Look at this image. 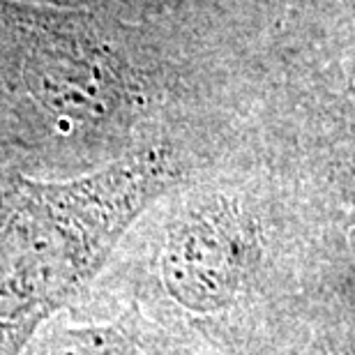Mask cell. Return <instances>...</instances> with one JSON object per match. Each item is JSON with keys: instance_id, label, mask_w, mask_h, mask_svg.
<instances>
[{"instance_id": "obj_1", "label": "cell", "mask_w": 355, "mask_h": 355, "mask_svg": "<svg viewBox=\"0 0 355 355\" xmlns=\"http://www.w3.org/2000/svg\"><path fill=\"white\" fill-rule=\"evenodd\" d=\"M157 175L153 166L125 164L0 191V321L46 318L86 284L153 196Z\"/></svg>"}, {"instance_id": "obj_2", "label": "cell", "mask_w": 355, "mask_h": 355, "mask_svg": "<svg viewBox=\"0 0 355 355\" xmlns=\"http://www.w3.org/2000/svg\"><path fill=\"white\" fill-rule=\"evenodd\" d=\"M252 266V240L224 203H201L168 226L159 257L166 293L194 314H215L236 300Z\"/></svg>"}, {"instance_id": "obj_3", "label": "cell", "mask_w": 355, "mask_h": 355, "mask_svg": "<svg viewBox=\"0 0 355 355\" xmlns=\"http://www.w3.org/2000/svg\"><path fill=\"white\" fill-rule=\"evenodd\" d=\"M33 95L69 120H104L118 106V81L97 53L74 44H46L28 60Z\"/></svg>"}, {"instance_id": "obj_4", "label": "cell", "mask_w": 355, "mask_h": 355, "mask_svg": "<svg viewBox=\"0 0 355 355\" xmlns=\"http://www.w3.org/2000/svg\"><path fill=\"white\" fill-rule=\"evenodd\" d=\"M28 355H130V337L113 323L55 318L35 332Z\"/></svg>"}, {"instance_id": "obj_5", "label": "cell", "mask_w": 355, "mask_h": 355, "mask_svg": "<svg viewBox=\"0 0 355 355\" xmlns=\"http://www.w3.org/2000/svg\"><path fill=\"white\" fill-rule=\"evenodd\" d=\"M311 355H346V353L332 349V346H318V349H314V353H311Z\"/></svg>"}, {"instance_id": "obj_6", "label": "cell", "mask_w": 355, "mask_h": 355, "mask_svg": "<svg viewBox=\"0 0 355 355\" xmlns=\"http://www.w3.org/2000/svg\"><path fill=\"white\" fill-rule=\"evenodd\" d=\"M351 92H353V97H355V86H353V90H351Z\"/></svg>"}]
</instances>
